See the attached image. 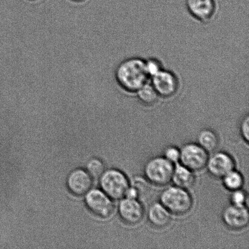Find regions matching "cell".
I'll return each mask as SVG.
<instances>
[{
    "label": "cell",
    "instance_id": "6da1fadb",
    "mask_svg": "<svg viewBox=\"0 0 249 249\" xmlns=\"http://www.w3.org/2000/svg\"><path fill=\"white\" fill-rule=\"evenodd\" d=\"M115 77L119 86L124 91L136 93L150 79L145 60L139 57L126 58L117 67Z\"/></svg>",
    "mask_w": 249,
    "mask_h": 249
},
{
    "label": "cell",
    "instance_id": "7a4b0ae2",
    "mask_svg": "<svg viewBox=\"0 0 249 249\" xmlns=\"http://www.w3.org/2000/svg\"><path fill=\"white\" fill-rule=\"evenodd\" d=\"M160 201L170 213L177 215L187 213L193 206L192 197L189 193L176 185L163 190L160 196Z\"/></svg>",
    "mask_w": 249,
    "mask_h": 249
},
{
    "label": "cell",
    "instance_id": "3957f363",
    "mask_svg": "<svg viewBox=\"0 0 249 249\" xmlns=\"http://www.w3.org/2000/svg\"><path fill=\"white\" fill-rule=\"evenodd\" d=\"M174 165L165 157L151 159L144 167L146 179L152 184L163 186L172 181Z\"/></svg>",
    "mask_w": 249,
    "mask_h": 249
},
{
    "label": "cell",
    "instance_id": "277c9868",
    "mask_svg": "<svg viewBox=\"0 0 249 249\" xmlns=\"http://www.w3.org/2000/svg\"><path fill=\"white\" fill-rule=\"evenodd\" d=\"M100 178L102 190L110 198L118 200L125 196L129 183L126 176L121 171L116 169L105 171Z\"/></svg>",
    "mask_w": 249,
    "mask_h": 249
},
{
    "label": "cell",
    "instance_id": "5b68a950",
    "mask_svg": "<svg viewBox=\"0 0 249 249\" xmlns=\"http://www.w3.org/2000/svg\"><path fill=\"white\" fill-rule=\"evenodd\" d=\"M208 160V152L199 144L187 143L180 150L179 160L182 165L192 171L203 169Z\"/></svg>",
    "mask_w": 249,
    "mask_h": 249
},
{
    "label": "cell",
    "instance_id": "8992f818",
    "mask_svg": "<svg viewBox=\"0 0 249 249\" xmlns=\"http://www.w3.org/2000/svg\"><path fill=\"white\" fill-rule=\"evenodd\" d=\"M85 203L92 213L102 218H107L113 213L114 206L111 198L101 190H89Z\"/></svg>",
    "mask_w": 249,
    "mask_h": 249
},
{
    "label": "cell",
    "instance_id": "52a82bcc",
    "mask_svg": "<svg viewBox=\"0 0 249 249\" xmlns=\"http://www.w3.org/2000/svg\"><path fill=\"white\" fill-rule=\"evenodd\" d=\"M151 78V84L160 97L168 99L177 94L179 84L175 73L163 69Z\"/></svg>",
    "mask_w": 249,
    "mask_h": 249
},
{
    "label": "cell",
    "instance_id": "ba28073f",
    "mask_svg": "<svg viewBox=\"0 0 249 249\" xmlns=\"http://www.w3.org/2000/svg\"><path fill=\"white\" fill-rule=\"evenodd\" d=\"M222 217L226 226L232 230H241L249 224V214L246 206L231 204L224 210Z\"/></svg>",
    "mask_w": 249,
    "mask_h": 249
},
{
    "label": "cell",
    "instance_id": "9c48e42d",
    "mask_svg": "<svg viewBox=\"0 0 249 249\" xmlns=\"http://www.w3.org/2000/svg\"><path fill=\"white\" fill-rule=\"evenodd\" d=\"M188 11L197 20L207 23L216 12L215 0H185Z\"/></svg>",
    "mask_w": 249,
    "mask_h": 249
},
{
    "label": "cell",
    "instance_id": "30bf717a",
    "mask_svg": "<svg viewBox=\"0 0 249 249\" xmlns=\"http://www.w3.org/2000/svg\"><path fill=\"white\" fill-rule=\"evenodd\" d=\"M119 213L124 223L129 225H135L142 219L144 209L138 199L126 197L119 203Z\"/></svg>",
    "mask_w": 249,
    "mask_h": 249
},
{
    "label": "cell",
    "instance_id": "8fae6325",
    "mask_svg": "<svg viewBox=\"0 0 249 249\" xmlns=\"http://www.w3.org/2000/svg\"><path fill=\"white\" fill-rule=\"evenodd\" d=\"M67 185L70 191L76 196H83L91 190L92 179L86 170L77 168L68 176Z\"/></svg>",
    "mask_w": 249,
    "mask_h": 249
},
{
    "label": "cell",
    "instance_id": "7c38bea8",
    "mask_svg": "<svg viewBox=\"0 0 249 249\" xmlns=\"http://www.w3.org/2000/svg\"><path fill=\"white\" fill-rule=\"evenodd\" d=\"M206 166L209 173L214 177L223 178L234 170L235 162L229 154L218 152L209 158Z\"/></svg>",
    "mask_w": 249,
    "mask_h": 249
},
{
    "label": "cell",
    "instance_id": "4fadbf2b",
    "mask_svg": "<svg viewBox=\"0 0 249 249\" xmlns=\"http://www.w3.org/2000/svg\"><path fill=\"white\" fill-rule=\"evenodd\" d=\"M170 212L160 202H155L149 207L148 221L155 228H163L170 223Z\"/></svg>",
    "mask_w": 249,
    "mask_h": 249
},
{
    "label": "cell",
    "instance_id": "5bb4252c",
    "mask_svg": "<svg viewBox=\"0 0 249 249\" xmlns=\"http://www.w3.org/2000/svg\"><path fill=\"white\" fill-rule=\"evenodd\" d=\"M172 181L176 186L189 189L194 185L195 177L193 171L182 164H177L174 168Z\"/></svg>",
    "mask_w": 249,
    "mask_h": 249
},
{
    "label": "cell",
    "instance_id": "9a60e30c",
    "mask_svg": "<svg viewBox=\"0 0 249 249\" xmlns=\"http://www.w3.org/2000/svg\"><path fill=\"white\" fill-rule=\"evenodd\" d=\"M198 144L207 152L216 150L219 144V139L216 134L211 129H204L200 132L197 137Z\"/></svg>",
    "mask_w": 249,
    "mask_h": 249
},
{
    "label": "cell",
    "instance_id": "2e32d148",
    "mask_svg": "<svg viewBox=\"0 0 249 249\" xmlns=\"http://www.w3.org/2000/svg\"><path fill=\"white\" fill-rule=\"evenodd\" d=\"M136 93L141 103L148 106L155 104L160 97L152 85L148 82L142 87Z\"/></svg>",
    "mask_w": 249,
    "mask_h": 249
},
{
    "label": "cell",
    "instance_id": "e0dca14e",
    "mask_svg": "<svg viewBox=\"0 0 249 249\" xmlns=\"http://www.w3.org/2000/svg\"><path fill=\"white\" fill-rule=\"evenodd\" d=\"M223 178L224 187L231 192L241 189L244 184L243 176L234 170L224 176Z\"/></svg>",
    "mask_w": 249,
    "mask_h": 249
},
{
    "label": "cell",
    "instance_id": "ac0fdd59",
    "mask_svg": "<svg viewBox=\"0 0 249 249\" xmlns=\"http://www.w3.org/2000/svg\"><path fill=\"white\" fill-rule=\"evenodd\" d=\"M87 170L92 178L98 179L103 175L106 171V166L101 160L94 158L90 160L87 163Z\"/></svg>",
    "mask_w": 249,
    "mask_h": 249
},
{
    "label": "cell",
    "instance_id": "d6986e66",
    "mask_svg": "<svg viewBox=\"0 0 249 249\" xmlns=\"http://www.w3.org/2000/svg\"><path fill=\"white\" fill-rule=\"evenodd\" d=\"M145 67L146 71H147L150 78L152 77L164 69L162 62L156 58H150L145 60Z\"/></svg>",
    "mask_w": 249,
    "mask_h": 249
},
{
    "label": "cell",
    "instance_id": "ffe728a7",
    "mask_svg": "<svg viewBox=\"0 0 249 249\" xmlns=\"http://www.w3.org/2000/svg\"><path fill=\"white\" fill-rule=\"evenodd\" d=\"M133 181L132 186L135 188L138 191L139 197L142 196L147 194L150 187H149V181L147 179H144L142 177H136L134 178Z\"/></svg>",
    "mask_w": 249,
    "mask_h": 249
},
{
    "label": "cell",
    "instance_id": "44dd1931",
    "mask_svg": "<svg viewBox=\"0 0 249 249\" xmlns=\"http://www.w3.org/2000/svg\"><path fill=\"white\" fill-rule=\"evenodd\" d=\"M231 204L236 206H245L247 196L245 192L241 189L232 192L231 196Z\"/></svg>",
    "mask_w": 249,
    "mask_h": 249
},
{
    "label": "cell",
    "instance_id": "7402d4cb",
    "mask_svg": "<svg viewBox=\"0 0 249 249\" xmlns=\"http://www.w3.org/2000/svg\"><path fill=\"white\" fill-rule=\"evenodd\" d=\"M164 157L173 163H177L180 160V150L175 146H169L166 148Z\"/></svg>",
    "mask_w": 249,
    "mask_h": 249
},
{
    "label": "cell",
    "instance_id": "603a6c76",
    "mask_svg": "<svg viewBox=\"0 0 249 249\" xmlns=\"http://www.w3.org/2000/svg\"><path fill=\"white\" fill-rule=\"evenodd\" d=\"M249 117L246 116L243 119L241 124V133L242 134L243 138L245 139L246 142L248 143L249 141Z\"/></svg>",
    "mask_w": 249,
    "mask_h": 249
},
{
    "label": "cell",
    "instance_id": "cb8c5ba5",
    "mask_svg": "<svg viewBox=\"0 0 249 249\" xmlns=\"http://www.w3.org/2000/svg\"><path fill=\"white\" fill-rule=\"evenodd\" d=\"M72 1H84V0H72Z\"/></svg>",
    "mask_w": 249,
    "mask_h": 249
},
{
    "label": "cell",
    "instance_id": "d4e9b609",
    "mask_svg": "<svg viewBox=\"0 0 249 249\" xmlns=\"http://www.w3.org/2000/svg\"><path fill=\"white\" fill-rule=\"evenodd\" d=\"M31 1H35V0H31Z\"/></svg>",
    "mask_w": 249,
    "mask_h": 249
}]
</instances>
